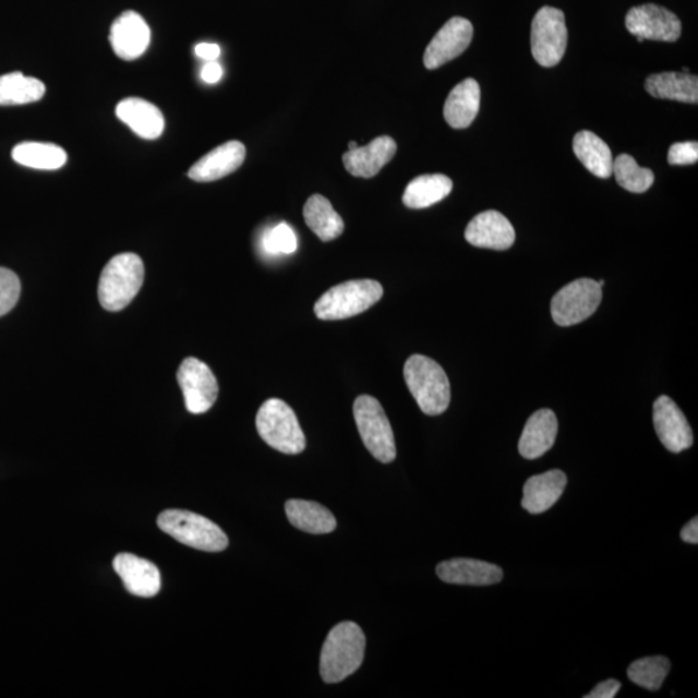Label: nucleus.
Masks as SVG:
<instances>
[{
	"instance_id": "obj_1",
	"label": "nucleus",
	"mask_w": 698,
	"mask_h": 698,
	"mask_svg": "<svg viewBox=\"0 0 698 698\" xmlns=\"http://www.w3.org/2000/svg\"><path fill=\"white\" fill-rule=\"evenodd\" d=\"M366 638L358 624L347 621L327 635L321 652L320 673L325 683H340L351 676L364 661Z\"/></svg>"
},
{
	"instance_id": "obj_2",
	"label": "nucleus",
	"mask_w": 698,
	"mask_h": 698,
	"mask_svg": "<svg viewBox=\"0 0 698 698\" xmlns=\"http://www.w3.org/2000/svg\"><path fill=\"white\" fill-rule=\"evenodd\" d=\"M405 382L424 414H443L450 404V383L435 360L414 354L405 362Z\"/></svg>"
},
{
	"instance_id": "obj_3",
	"label": "nucleus",
	"mask_w": 698,
	"mask_h": 698,
	"mask_svg": "<svg viewBox=\"0 0 698 698\" xmlns=\"http://www.w3.org/2000/svg\"><path fill=\"white\" fill-rule=\"evenodd\" d=\"M144 276L142 257L134 253L116 255L105 265L97 289L103 309L109 312L124 310L142 289Z\"/></svg>"
},
{
	"instance_id": "obj_4",
	"label": "nucleus",
	"mask_w": 698,
	"mask_h": 698,
	"mask_svg": "<svg viewBox=\"0 0 698 698\" xmlns=\"http://www.w3.org/2000/svg\"><path fill=\"white\" fill-rule=\"evenodd\" d=\"M163 532L180 543L206 553H220L228 547V537L215 522L185 509H166L158 516Z\"/></svg>"
},
{
	"instance_id": "obj_5",
	"label": "nucleus",
	"mask_w": 698,
	"mask_h": 698,
	"mask_svg": "<svg viewBox=\"0 0 698 698\" xmlns=\"http://www.w3.org/2000/svg\"><path fill=\"white\" fill-rule=\"evenodd\" d=\"M382 297L383 288L378 281L353 279L325 292L314 305V313L324 321L345 320L368 311Z\"/></svg>"
},
{
	"instance_id": "obj_6",
	"label": "nucleus",
	"mask_w": 698,
	"mask_h": 698,
	"mask_svg": "<svg viewBox=\"0 0 698 698\" xmlns=\"http://www.w3.org/2000/svg\"><path fill=\"white\" fill-rule=\"evenodd\" d=\"M256 429L270 448L284 454L305 449V436L298 418L288 404L279 399L265 401L256 416Z\"/></svg>"
},
{
	"instance_id": "obj_7",
	"label": "nucleus",
	"mask_w": 698,
	"mask_h": 698,
	"mask_svg": "<svg viewBox=\"0 0 698 698\" xmlns=\"http://www.w3.org/2000/svg\"><path fill=\"white\" fill-rule=\"evenodd\" d=\"M353 416L362 442L370 454L382 464L394 462V431L380 401L369 395L358 397L353 404Z\"/></svg>"
},
{
	"instance_id": "obj_8",
	"label": "nucleus",
	"mask_w": 698,
	"mask_h": 698,
	"mask_svg": "<svg viewBox=\"0 0 698 698\" xmlns=\"http://www.w3.org/2000/svg\"><path fill=\"white\" fill-rule=\"evenodd\" d=\"M533 58L543 68H553L564 58L568 45V29L562 10L542 7L535 13L530 32Z\"/></svg>"
},
{
	"instance_id": "obj_9",
	"label": "nucleus",
	"mask_w": 698,
	"mask_h": 698,
	"mask_svg": "<svg viewBox=\"0 0 698 698\" xmlns=\"http://www.w3.org/2000/svg\"><path fill=\"white\" fill-rule=\"evenodd\" d=\"M602 297V286L595 279H576L556 292L551 302V314L558 326L577 325L595 313Z\"/></svg>"
},
{
	"instance_id": "obj_10",
	"label": "nucleus",
	"mask_w": 698,
	"mask_h": 698,
	"mask_svg": "<svg viewBox=\"0 0 698 698\" xmlns=\"http://www.w3.org/2000/svg\"><path fill=\"white\" fill-rule=\"evenodd\" d=\"M178 382L183 390L186 410L204 414L214 407L219 395L218 381L212 369L198 359L188 358L180 365Z\"/></svg>"
},
{
	"instance_id": "obj_11",
	"label": "nucleus",
	"mask_w": 698,
	"mask_h": 698,
	"mask_svg": "<svg viewBox=\"0 0 698 698\" xmlns=\"http://www.w3.org/2000/svg\"><path fill=\"white\" fill-rule=\"evenodd\" d=\"M626 27L635 37L675 41L682 34V23L672 11L658 4L634 7L626 15Z\"/></svg>"
},
{
	"instance_id": "obj_12",
	"label": "nucleus",
	"mask_w": 698,
	"mask_h": 698,
	"mask_svg": "<svg viewBox=\"0 0 698 698\" xmlns=\"http://www.w3.org/2000/svg\"><path fill=\"white\" fill-rule=\"evenodd\" d=\"M473 26L469 20L453 17L435 35L424 52V67L434 70L462 55L471 45Z\"/></svg>"
},
{
	"instance_id": "obj_13",
	"label": "nucleus",
	"mask_w": 698,
	"mask_h": 698,
	"mask_svg": "<svg viewBox=\"0 0 698 698\" xmlns=\"http://www.w3.org/2000/svg\"><path fill=\"white\" fill-rule=\"evenodd\" d=\"M653 423L660 442L669 452L681 453L694 445V432L686 416L667 396H660L653 405Z\"/></svg>"
},
{
	"instance_id": "obj_14",
	"label": "nucleus",
	"mask_w": 698,
	"mask_h": 698,
	"mask_svg": "<svg viewBox=\"0 0 698 698\" xmlns=\"http://www.w3.org/2000/svg\"><path fill=\"white\" fill-rule=\"evenodd\" d=\"M109 39L118 58L136 60L148 50L151 27L139 13L123 12L111 25Z\"/></svg>"
},
{
	"instance_id": "obj_15",
	"label": "nucleus",
	"mask_w": 698,
	"mask_h": 698,
	"mask_svg": "<svg viewBox=\"0 0 698 698\" xmlns=\"http://www.w3.org/2000/svg\"><path fill=\"white\" fill-rule=\"evenodd\" d=\"M465 237L472 246L502 251L513 246L515 229L505 215L491 209L474 216Z\"/></svg>"
},
{
	"instance_id": "obj_16",
	"label": "nucleus",
	"mask_w": 698,
	"mask_h": 698,
	"mask_svg": "<svg viewBox=\"0 0 698 698\" xmlns=\"http://www.w3.org/2000/svg\"><path fill=\"white\" fill-rule=\"evenodd\" d=\"M116 574L121 577L125 590L140 598L156 597L163 586L160 571L149 561L132 554L117 555L113 562Z\"/></svg>"
},
{
	"instance_id": "obj_17",
	"label": "nucleus",
	"mask_w": 698,
	"mask_h": 698,
	"mask_svg": "<svg viewBox=\"0 0 698 698\" xmlns=\"http://www.w3.org/2000/svg\"><path fill=\"white\" fill-rule=\"evenodd\" d=\"M246 157V148L237 140L218 146L202 157L188 171V177L197 183H209L239 170Z\"/></svg>"
},
{
	"instance_id": "obj_18",
	"label": "nucleus",
	"mask_w": 698,
	"mask_h": 698,
	"mask_svg": "<svg viewBox=\"0 0 698 698\" xmlns=\"http://www.w3.org/2000/svg\"><path fill=\"white\" fill-rule=\"evenodd\" d=\"M436 574L443 582L464 586H491L504 578L498 565L462 557L440 563Z\"/></svg>"
},
{
	"instance_id": "obj_19",
	"label": "nucleus",
	"mask_w": 698,
	"mask_h": 698,
	"mask_svg": "<svg viewBox=\"0 0 698 698\" xmlns=\"http://www.w3.org/2000/svg\"><path fill=\"white\" fill-rule=\"evenodd\" d=\"M397 145L389 136H381L373 140L366 146H358L344 155L346 170L356 178L370 179L390 163L396 155Z\"/></svg>"
},
{
	"instance_id": "obj_20",
	"label": "nucleus",
	"mask_w": 698,
	"mask_h": 698,
	"mask_svg": "<svg viewBox=\"0 0 698 698\" xmlns=\"http://www.w3.org/2000/svg\"><path fill=\"white\" fill-rule=\"evenodd\" d=\"M567 483V474L561 470L535 474L524 485L522 508L532 515L546 513L561 500Z\"/></svg>"
},
{
	"instance_id": "obj_21",
	"label": "nucleus",
	"mask_w": 698,
	"mask_h": 698,
	"mask_svg": "<svg viewBox=\"0 0 698 698\" xmlns=\"http://www.w3.org/2000/svg\"><path fill=\"white\" fill-rule=\"evenodd\" d=\"M116 115L140 137L155 140L164 134L163 111L149 101L129 97L117 105Z\"/></svg>"
},
{
	"instance_id": "obj_22",
	"label": "nucleus",
	"mask_w": 698,
	"mask_h": 698,
	"mask_svg": "<svg viewBox=\"0 0 698 698\" xmlns=\"http://www.w3.org/2000/svg\"><path fill=\"white\" fill-rule=\"evenodd\" d=\"M557 418L553 410L541 409L530 417L524 428L519 452L524 458L537 459L553 448L557 435Z\"/></svg>"
},
{
	"instance_id": "obj_23",
	"label": "nucleus",
	"mask_w": 698,
	"mask_h": 698,
	"mask_svg": "<svg viewBox=\"0 0 698 698\" xmlns=\"http://www.w3.org/2000/svg\"><path fill=\"white\" fill-rule=\"evenodd\" d=\"M480 86L472 79L460 82L452 89L444 105V118L450 128H470L480 109Z\"/></svg>"
},
{
	"instance_id": "obj_24",
	"label": "nucleus",
	"mask_w": 698,
	"mask_h": 698,
	"mask_svg": "<svg viewBox=\"0 0 698 698\" xmlns=\"http://www.w3.org/2000/svg\"><path fill=\"white\" fill-rule=\"evenodd\" d=\"M647 93L655 99L698 103V79L689 73H660L648 76Z\"/></svg>"
},
{
	"instance_id": "obj_25",
	"label": "nucleus",
	"mask_w": 698,
	"mask_h": 698,
	"mask_svg": "<svg viewBox=\"0 0 698 698\" xmlns=\"http://www.w3.org/2000/svg\"><path fill=\"white\" fill-rule=\"evenodd\" d=\"M285 512L292 526L306 533L327 534L337 528L334 515L317 502L290 500L286 502Z\"/></svg>"
},
{
	"instance_id": "obj_26",
	"label": "nucleus",
	"mask_w": 698,
	"mask_h": 698,
	"mask_svg": "<svg viewBox=\"0 0 698 698\" xmlns=\"http://www.w3.org/2000/svg\"><path fill=\"white\" fill-rule=\"evenodd\" d=\"M574 151L586 169L600 179L613 173V156L609 145L591 131H581L575 136Z\"/></svg>"
},
{
	"instance_id": "obj_27",
	"label": "nucleus",
	"mask_w": 698,
	"mask_h": 698,
	"mask_svg": "<svg viewBox=\"0 0 698 698\" xmlns=\"http://www.w3.org/2000/svg\"><path fill=\"white\" fill-rule=\"evenodd\" d=\"M304 220L321 241L337 240L344 233L345 221L324 195L313 194L304 205Z\"/></svg>"
},
{
	"instance_id": "obj_28",
	"label": "nucleus",
	"mask_w": 698,
	"mask_h": 698,
	"mask_svg": "<svg viewBox=\"0 0 698 698\" xmlns=\"http://www.w3.org/2000/svg\"><path fill=\"white\" fill-rule=\"evenodd\" d=\"M452 190L453 181L445 174H423L410 181L402 202L409 208H428L448 197Z\"/></svg>"
},
{
	"instance_id": "obj_29",
	"label": "nucleus",
	"mask_w": 698,
	"mask_h": 698,
	"mask_svg": "<svg viewBox=\"0 0 698 698\" xmlns=\"http://www.w3.org/2000/svg\"><path fill=\"white\" fill-rule=\"evenodd\" d=\"M12 158L21 166L35 170H59L68 155L61 146L50 143H21L12 151Z\"/></svg>"
},
{
	"instance_id": "obj_30",
	"label": "nucleus",
	"mask_w": 698,
	"mask_h": 698,
	"mask_svg": "<svg viewBox=\"0 0 698 698\" xmlns=\"http://www.w3.org/2000/svg\"><path fill=\"white\" fill-rule=\"evenodd\" d=\"M46 94V86L33 76L23 73L0 75V105H25L39 101Z\"/></svg>"
},
{
	"instance_id": "obj_31",
	"label": "nucleus",
	"mask_w": 698,
	"mask_h": 698,
	"mask_svg": "<svg viewBox=\"0 0 698 698\" xmlns=\"http://www.w3.org/2000/svg\"><path fill=\"white\" fill-rule=\"evenodd\" d=\"M672 663L663 655L640 659L631 663L627 670L628 679L637 686L648 690H659L662 687Z\"/></svg>"
},
{
	"instance_id": "obj_32",
	"label": "nucleus",
	"mask_w": 698,
	"mask_h": 698,
	"mask_svg": "<svg viewBox=\"0 0 698 698\" xmlns=\"http://www.w3.org/2000/svg\"><path fill=\"white\" fill-rule=\"evenodd\" d=\"M617 183L631 193H645L654 183V174L639 167L631 156L621 155L613 160V173Z\"/></svg>"
},
{
	"instance_id": "obj_33",
	"label": "nucleus",
	"mask_w": 698,
	"mask_h": 698,
	"mask_svg": "<svg viewBox=\"0 0 698 698\" xmlns=\"http://www.w3.org/2000/svg\"><path fill=\"white\" fill-rule=\"evenodd\" d=\"M262 248L269 256L294 254L298 249L294 230L286 222L270 228L263 236Z\"/></svg>"
},
{
	"instance_id": "obj_34",
	"label": "nucleus",
	"mask_w": 698,
	"mask_h": 698,
	"mask_svg": "<svg viewBox=\"0 0 698 698\" xmlns=\"http://www.w3.org/2000/svg\"><path fill=\"white\" fill-rule=\"evenodd\" d=\"M20 294L21 282L16 274L0 267V317L15 309Z\"/></svg>"
},
{
	"instance_id": "obj_35",
	"label": "nucleus",
	"mask_w": 698,
	"mask_h": 698,
	"mask_svg": "<svg viewBox=\"0 0 698 698\" xmlns=\"http://www.w3.org/2000/svg\"><path fill=\"white\" fill-rule=\"evenodd\" d=\"M670 165H694L698 159V144L696 142L676 143L670 146Z\"/></svg>"
},
{
	"instance_id": "obj_36",
	"label": "nucleus",
	"mask_w": 698,
	"mask_h": 698,
	"mask_svg": "<svg viewBox=\"0 0 698 698\" xmlns=\"http://www.w3.org/2000/svg\"><path fill=\"white\" fill-rule=\"evenodd\" d=\"M619 689L621 683L618 681L609 679L599 683L589 695L585 696V698H613L616 697Z\"/></svg>"
},
{
	"instance_id": "obj_37",
	"label": "nucleus",
	"mask_w": 698,
	"mask_h": 698,
	"mask_svg": "<svg viewBox=\"0 0 698 698\" xmlns=\"http://www.w3.org/2000/svg\"><path fill=\"white\" fill-rule=\"evenodd\" d=\"M222 68L218 61H207L205 67L202 68L201 79L208 83V85H215L221 80Z\"/></svg>"
},
{
	"instance_id": "obj_38",
	"label": "nucleus",
	"mask_w": 698,
	"mask_h": 698,
	"mask_svg": "<svg viewBox=\"0 0 698 698\" xmlns=\"http://www.w3.org/2000/svg\"><path fill=\"white\" fill-rule=\"evenodd\" d=\"M194 52L200 59H204L206 61H216L221 53L220 47L214 44H200L195 46Z\"/></svg>"
},
{
	"instance_id": "obj_39",
	"label": "nucleus",
	"mask_w": 698,
	"mask_h": 698,
	"mask_svg": "<svg viewBox=\"0 0 698 698\" xmlns=\"http://www.w3.org/2000/svg\"><path fill=\"white\" fill-rule=\"evenodd\" d=\"M681 539L690 544L698 543V519L694 518L687 526H684L681 532Z\"/></svg>"
},
{
	"instance_id": "obj_40",
	"label": "nucleus",
	"mask_w": 698,
	"mask_h": 698,
	"mask_svg": "<svg viewBox=\"0 0 698 698\" xmlns=\"http://www.w3.org/2000/svg\"><path fill=\"white\" fill-rule=\"evenodd\" d=\"M358 146L359 145L356 142H349V144H348L349 151H353V149L358 148Z\"/></svg>"
},
{
	"instance_id": "obj_41",
	"label": "nucleus",
	"mask_w": 698,
	"mask_h": 698,
	"mask_svg": "<svg viewBox=\"0 0 698 698\" xmlns=\"http://www.w3.org/2000/svg\"><path fill=\"white\" fill-rule=\"evenodd\" d=\"M637 38H638V41H641V44H643V41H645L643 38H641V37H637Z\"/></svg>"
}]
</instances>
